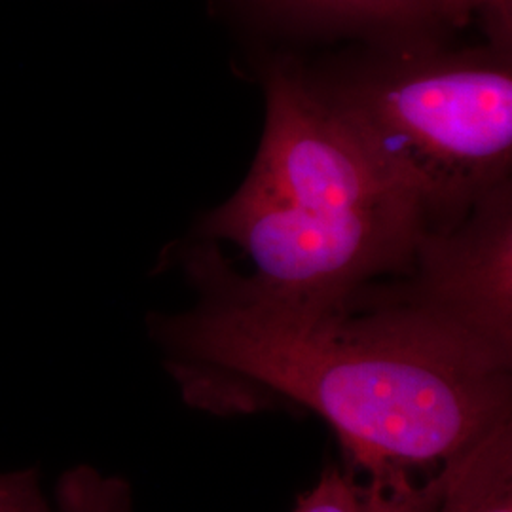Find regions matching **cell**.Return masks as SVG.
Segmentation results:
<instances>
[{"label": "cell", "instance_id": "cell-1", "mask_svg": "<svg viewBox=\"0 0 512 512\" xmlns=\"http://www.w3.org/2000/svg\"><path fill=\"white\" fill-rule=\"evenodd\" d=\"M179 258L200 300L154 315L150 332L184 399L247 403L258 391L310 408L382 501L427 509L433 480L511 420V363L414 311L368 289L342 306L277 300L203 239Z\"/></svg>", "mask_w": 512, "mask_h": 512}, {"label": "cell", "instance_id": "cell-2", "mask_svg": "<svg viewBox=\"0 0 512 512\" xmlns=\"http://www.w3.org/2000/svg\"><path fill=\"white\" fill-rule=\"evenodd\" d=\"M266 120L238 190L196 238L249 264L245 281L277 300L342 306L408 272L420 222L293 54L260 65Z\"/></svg>", "mask_w": 512, "mask_h": 512}, {"label": "cell", "instance_id": "cell-3", "mask_svg": "<svg viewBox=\"0 0 512 512\" xmlns=\"http://www.w3.org/2000/svg\"><path fill=\"white\" fill-rule=\"evenodd\" d=\"M448 35L353 42L327 59H302L423 236L452 228L512 181V50L454 46Z\"/></svg>", "mask_w": 512, "mask_h": 512}, {"label": "cell", "instance_id": "cell-4", "mask_svg": "<svg viewBox=\"0 0 512 512\" xmlns=\"http://www.w3.org/2000/svg\"><path fill=\"white\" fill-rule=\"evenodd\" d=\"M368 289L512 363V181L425 234L406 274Z\"/></svg>", "mask_w": 512, "mask_h": 512}, {"label": "cell", "instance_id": "cell-5", "mask_svg": "<svg viewBox=\"0 0 512 512\" xmlns=\"http://www.w3.org/2000/svg\"><path fill=\"white\" fill-rule=\"evenodd\" d=\"M256 35L285 42H376L448 33L420 0H217Z\"/></svg>", "mask_w": 512, "mask_h": 512}, {"label": "cell", "instance_id": "cell-6", "mask_svg": "<svg viewBox=\"0 0 512 512\" xmlns=\"http://www.w3.org/2000/svg\"><path fill=\"white\" fill-rule=\"evenodd\" d=\"M429 512H512V423L501 421L446 467Z\"/></svg>", "mask_w": 512, "mask_h": 512}, {"label": "cell", "instance_id": "cell-7", "mask_svg": "<svg viewBox=\"0 0 512 512\" xmlns=\"http://www.w3.org/2000/svg\"><path fill=\"white\" fill-rule=\"evenodd\" d=\"M54 512H131L128 486L88 467L67 471L55 486Z\"/></svg>", "mask_w": 512, "mask_h": 512}, {"label": "cell", "instance_id": "cell-8", "mask_svg": "<svg viewBox=\"0 0 512 512\" xmlns=\"http://www.w3.org/2000/svg\"><path fill=\"white\" fill-rule=\"evenodd\" d=\"M448 33L480 21L486 42L512 48V0H420Z\"/></svg>", "mask_w": 512, "mask_h": 512}, {"label": "cell", "instance_id": "cell-9", "mask_svg": "<svg viewBox=\"0 0 512 512\" xmlns=\"http://www.w3.org/2000/svg\"><path fill=\"white\" fill-rule=\"evenodd\" d=\"M294 512H374V505L365 484H359L351 471L330 467L298 499Z\"/></svg>", "mask_w": 512, "mask_h": 512}, {"label": "cell", "instance_id": "cell-10", "mask_svg": "<svg viewBox=\"0 0 512 512\" xmlns=\"http://www.w3.org/2000/svg\"><path fill=\"white\" fill-rule=\"evenodd\" d=\"M0 512H54L37 469L0 473Z\"/></svg>", "mask_w": 512, "mask_h": 512}]
</instances>
